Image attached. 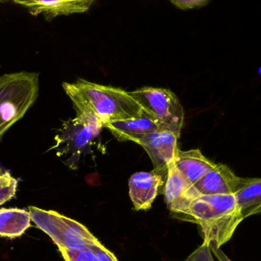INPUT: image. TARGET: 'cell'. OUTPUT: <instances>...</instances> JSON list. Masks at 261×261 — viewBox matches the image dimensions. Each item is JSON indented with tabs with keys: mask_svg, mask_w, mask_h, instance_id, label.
I'll use <instances>...</instances> for the list:
<instances>
[{
	"mask_svg": "<svg viewBox=\"0 0 261 261\" xmlns=\"http://www.w3.org/2000/svg\"><path fill=\"white\" fill-rule=\"evenodd\" d=\"M63 88L74 106L76 113H87L103 127L110 121L141 116V107L129 92L84 79L64 83Z\"/></svg>",
	"mask_w": 261,
	"mask_h": 261,
	"instance_id": "1",
	"label": "cell"
},
{
	"mask_svg": "<svg viewBox=\"0 0 261 261\" xmlns=\"http://www.w3.org/2000/svg\"><path fill=\"white\" fill-rule=\"evenodd\" d=\"M188 216L201 227L203 245L216 248L229 242L244 220L234 195L199 196L190 205Z\"/></svg>",
	"mask_w": 261,
	"mask_h": 261,
	"instance_id": "2",
	"label": "cell"
},
{
	"mask_svg": "<svg viewBox=\"0 0 261 261\" xmlns=\"http://www.w3.org/2000/svg\"><path fill=\"white\" fill-rule=\"evenodd\" d=\"M39 74L20 72L0 76V139L37 101Z\"/></svg>",
	"mask_w": 261,
	"mask_h": 261,
	"instance_id": "3",
	"label": "cell"
},
{
	"mask_svg": "<svg viewBox=\"0 0 261 261\" xmlns=\"http://www.w3.org/2000/svg\"><path fill=\"white\" fill-rule=\"evenodd\" d=\"M103 126L87 113H76L73 119L64 121L55 137V144L49 150H55L58 156L66 158L64 163L76 170L81 156L91 150L93 141Z\"/></svg>",
	"mask_w": 261,
	"mask_h": 261,
	"instance_id": "4",
	"label": "cell"
},
{
	"mask_svg": "<svg viewBox=\"0 0 261 261\" xmlns=\"http://www.w3.org/2000/svg\"><path fill=\"white\" fill-rule=\"evenodd\" d=\"M29 212L32 222L52 239L58 248H89L101 244L82 224L57 211L29 206Z\"/></svg>",
	"mask_w": 261,
	"mask_h": 261,
	"instance_id": "5",
	"label": "cell"
},
{
	"mask_svg": "<svg viewBox=\"0 0 261 261\" xmlns=\"http://www.w3.org/2000/svg\"><path fill=\"white\" fill-rule=\"evenodd\" d=\"M144 113L154 121L160 130L180 136L184 111L179 99L168 89L145 87L129 92Z\"/></svg>",
	"mask_w": 261,
	"mask_h": 261,
	"instance_id": "6",
	"label": "cell"
},
{
	"mask_svg": "<svg viewBox=\"0 0 261 261\" xmlns=\"http://www.w3.org/2000/svg\"><path fill=\"white\" fill-rule=\"evenodd\" d=\"M179 139L175 133L167 130H159L144 136L137 144L147 152L153 165V172L161 175H167V167L174 160Z\"/></svg>",
	"mask_w": 261,
	"mask_h": 261,
	"instance_id": "7",
	"label": "cell"
},
{
	"mask_svg": "<svg viewBox=\"0 0 261 261\" xmlns=\"http://www.w3.org/2000/svg\"><path fill=\"white\" fill-rule=\"evenodd\" d=\"M199 197L194 185L184 179L174 162L167 167V182L164 188V200L167 208L175 213L189 215L192 202Z\"/></svg>",
	"mask_w": 261,
	"mask_h": 261,
	"instance_id": "8",
	"label": "cell"
},
{
	"mask_svg": "<svg viewBox=\"0 0 261 261\" xmlns=\"http://www.w3.org/2000/svg\"><path fill=\"white\" fill-rule=\"evenodd\" d=\"M241 177L225 164H216L194 185L199 196L234 195L239 188Z\"/></svg>",
	"mask_w": 261,
	"mask_h": 261,
	"instance_id": "9",
	"label": "cell"
},
{
	"mask_svg": "<svg viewBox=\"0 0 261 261\" xmlns=\"http://www.w3.org/2000/svg\"><path fill=\"white\" fill-rule=\"evenodd\" d=\"M95 3L93 0H58V1H43V0H23L14 1V3L28 9L34 16L44 15L47 21L59 15L84 13L87 12Z\"/></svg>",
	"mask_w": 261,
	"mask_h": 261,
	"instance_id": "10",
	"label": "cell"
},
{
	"mask_svg": "<svg viewBox=\"0 0 261 261\" xmlns=\"http://www.w3.org/2000/svg\"><path fill=\"white\" fill-rule=\"evenodd\" d=\"M164 184L161 175L155 172H138L129 179V196L135 209L148 210Z\"/></svg>",
	"mask_w": 261,
	"mask_h": 261,
	"instance_id": "11",
	"label": "cell"
},
{
	"mask_svg": "<svg viewBox=\"0 0 261 261\" xmlns=\"http://www.w3.org/2000/svg\"><path fill=\"white\" fill-rule=\"evenodd\" d=\"M105 127L120 142L132 141L136 144L141 138L160 130L159 126L144 113L137 117L110 121Z\"/></svg>",
	"mask_w": 261,
	"mask_h": 261,
	"instance_id": "12",
	"label": "cell"
},
{
	"mask_svg": "<svg viewBox=\"0 0 261 261\" xmlns=\"http://www.w3.org/2000/svg\"><path fill=\"white\" fill-rule=\"evenodd\" d=\"M173 162L184 179L193 185L216 165L207 159L199 149L187 151L178 150Z\"/></svg>",
	"mask_w": 261,
	"mask_h": 261,
	"instance_id": "13",
	"label": "cell"
},
{
	"mask_svg": "<svg viewBox=\"0 0 261 261\" xmlns=\"http://www.w3.org/2000/svg\"><path fill=\"white\" fill-rule=\"evenodd\" d=\"M236 202L244 219L261 213V179L241 178Z\"/></svg>",
	"mask_w": 261,
	"mask_h": 261,
	"instance_id": "14",
	"label": "cell"
},
{
	"mask_svg": "<svg viewBox=\"0 0 261 261\" xmlns=\"http://www.w3.org/2000/svg\"><path fill=\"white\" fill-rule=\"evenodd\" d=\"M29 211L18 208L0 209V237L15 239L22 235L31 227Z\"/></svg>",
	"mask_w": 261,
	"mask_h": 261,
	"instance_id": "15",
	"label": "cell"
},
{
	"mask_svg": "<svg viewBox=\"0 0 261 261\" xmlns=\"http://www.w3.org/2000/svg\"><path fill=\"white\" fill-rule=\"evenodd\" d=\"M18 181L12 177L9 172H4L0 176V205L6 203L15 196Z\"/></svg>",
	"mask_w": 261,
	"mask_h": 261,
	"instance_id": "16",
	"label": "cell"
},
{
	"mask_svg": "<svg viewBox=\"0 0 261 261\" xmlns=\"http://www.w3.org/2000/svg\"><path fill=\"white\" fill-rule=\"evenodd\" d=\"M59 251L66 261H97L90 248H59Z\"/></svg>",
	"mask_w": 261,
	"mask_h": 261,
	"instance_id": "17",
	"label": "cell"
},
{
	"mask_svg": "<svg viewBox=\"0 0 261 261\" xmlns=\"http://www.w3.org/2000/svg\"><path fill=\"white\" fill-rule=\"evenodd\" d=\"M210 1L208 0H172V4L174 5L178 9H191L196 8H202L207 6Z\"/></svg>",
	"mask_w": 261,
	"mask_h": 261,
	"instance_id": "18",
	"label": "cell"
},
{
	"mask_svg": "<svg viewBox=\"0 0 261 261\" xmlns=\"http://www.w3.org/2000/svg\"><path fill=\"white\" fill-rule=\"evenodd\" d=\"M90 250L96 254L97 261H119L114 254L110 252L107 248H106L102 244L100 245H92Z\"/></svg>",
	"mask_w": 261,
	"mask_h": 261,
	"instance_id": "19",
	"label": "cell"
},
{
	"mask_svg": "<svg viewBox=\"0 0 261 261\" xmlns=\"http://www.w3.org/2000/svg\"><path fill=\"white\" fill-rule=\"evenodd\" d=\"M193 255L199 261H213L210 253V248L206 245H202V246L196 253H194ZM191 258H193L194 261H198L193 256H191Z\"/></svg>",
	"mask_w": 261,
	"mask_h": 261,
	"instance_id": "20",
	"label": "cell"
},
{
	"mask_svg": "<svg viewBox=\"0 0 261 261\" xmlns=\"http://www.w3.org/2000/svg\"><path fill=\"white\" fill-rule=\"evenodd\" d=\"M212 250H213L214 254H216L217 258L219 259L220 261H232L230 260L222 251H221L220 248H210Z\"/></svg>",
	"mask_w": 261,
	"mask_h": 261,
	"instance_id": "21",
	"label": "cell"
},
{
	"mask_svg": "<svg viewBox=\"0 0 261 261\" xmlns=\"http://www.w3.org/2000/svg\"><path fill=\"white\" fill-rule=\"evenodd\" d=\"M3 173H4V172H3V170H2V168H0V175L3 174Z\"/></svg>",
	"mask_w": 261,
	"mask_h": 261,
	"instance_id": "22",
	"label": "cell"
},
{
	"mask_svg": "<svg viewBox=\"0 0 261 261\" xmlns=\"http://www.w3.org/2000/svg\"><path fill=\"white\" fill-rule=\"evenodd\" d=\"M0 176H1V175H0Z\"/></svg>",
	"mask_w": 261,
	"mask_h": 261,
	"instance_id": "23",
	"label": "cell"
}]
</instances>
